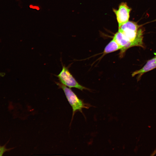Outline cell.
Wrapping results in <instances>:
<instances>
[{"label": "cell", "mask_w": 156, "mask_h": 156, "mask_svg": "<svg viewBox=\"0 0 156 156\" xmlns=\"http://www.w3.org/2000/svg\"><path fill=\"white\" fill-rule=\"evenodd\" d=\"M155 68H156L155 56L154 58L148 60L141 68L134 72L132 75L133 77L137 75V80L138 81L144 74Z\"/></svg>", "instance_id": "4"}, {"label": "cell", "mask_w": 156, "mask_h": 156, "mask_svg": "<svg viewBox=\"0 0 156 156\" xmlns=\"http://www.w3.org/2000/svg\"><path fill=\"white\" fill-rule=\"evenodd\" d=\"M156 153V150H155L153 153L152 154V155H155V154Z\"/></svg>", "instance_id": "8"}, {"label": "cell", "mask_w": 156, "mask_h": 156, "mask_svg": "<svg viewBox=\"0 0 156 156\" xmlns=\"http://www.w3.org/2000/svg\"><path fill=\"white\" fill-rule=\"evenodd\" d=\"M6 150V149L4 147L0 146V156L2 155L5 152Z\"/></svg>", "instance_id": "6"}, {"label": "cell", "mask_w": 156, "mask_h": 156, "mask_svg": "<svg viewBox=\"0 0 156 156\" xmlns=\"http://www.w3.org/2000/svg\"><path fill=\"white\" fill-rule=\"evenodd\" d=\"M62 69L59 74L57 76L60 83L69 88H74L81 90H89L80 84L69 72L68 68L62 65Z\"/></svg>", "instance_id": "2"}, {"label": "cell", "mask_w": 156, "mask_h": 156, "mask_svg": "<svg viewBox=\"0 0 156 156\" xmlns=\"http://www.w3.org/2000/svg\"><path fill=\"white\" fill-rule=\"evenodd\" d=\"M56 84L63 90L69 103L72 107L73 114L71 121L76 112L79 111L83 114L82 109L84 108L88 109L92 106L89 103H85L82 100L79 99L70 88H68L61 83L57 82Z\"/></svg>", "instance_id": "1"}, {"label": "cell", "mask_w": 156, "mask_h": 156, "mask_svg": "<svg viewBox=\"0 0 156 156\" xmlns=\"http://www.w3.org/2000/svg\"><path fill=\"white\" fill-rule=\"evenodd\" d=\"M120 47L115 40L113 39L105 47L103 52L105 55L120 49Z\"/></svg>", "instance_id": "5"}, {"label": "cell", "mask_w": 156, "mask_h": 156, "mask_svg": "<svg viewBox=\"0 0 156 156\" xmlns=\"http://www.w3.org/2000/svg\"><path fill=\"white\" fill-rule=\"evenodd\" d=\"M131 10V9L125 2L120 4L118 10L113 9L116 16L118 27L129 21Z\"/></svg>", "instance_id": "3"}, {"label": "cell", "mask_w": 156, "mask_h": 156, "mask_svg": "<svg viewBox=\"0 0 156 156\" xmlns=\"http://www.w3.org/2000/svg\"><path fill=\"white\" fill-rule=\"evenodd\" d=\"M155 56H156V55H155Z\"/></svg>", "instance_id": "9"}, {"label": "cell", "mask_w": 156, "mask_h": 156, "mask_svg": "<svg viewBox=\"0 0 156 156\" xmlns=\"http://www.w3.org/2000/svg\"><path fill=\"white\" fill-rule=\"evenodd\" d=\"M29 7L31 8L36 9L37 10H39L40 9L39 7L36 6H34L32 5H30L29 6Z\"/></svg>", "instance_id": "7"}]
</instances>
